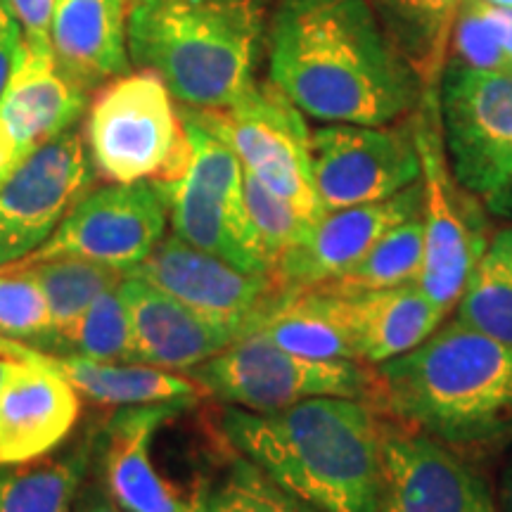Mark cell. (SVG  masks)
<instances>
[{"label": "cell", "instance_id": "1", "mask_svg": "<svg viewBox=\"0 0 512 512\" xmlns=\"http://www.w3.org/2000/svg\"><path fill=\"white\" fill-rule=\"evenodd\" d=\"M266 53L268 81L325 124H394L427 91L368 0H278Z\"/></svg>", "mask_w": 512, "mask_h": 512}, {"label": "cell", "instance_id": "2", "mask_svg": "<svg viewBox=\"0 0 512 512\" xmlns=\"http://www.w3.org/2000/svg\"><path fill=\"white\" fill-rule=\"evenodd\" d=\"M221 439L318 512H375L382 422L366 401L318 396L278 408L223 406Z\"/></svg>", "mask_w": 512, "mask_h": 512}, {"label": "cell", "instance_id": "3", "mask_svg": "<svg viewBox=\"0 0 512 512\" xmlns=\"http://www.w3.org/2000/svg\"><path fill=\"white\" fill-rule=\"evenodd\" d=\"M382 403L446 446L491 444L512 432V347L463 320L377 366Z\"/></svg>", "mask_w": 512, "mask_h": 512}, {"label": "cell", "instance_id": "4", "mask_svg": "<svg viewBox=\"0 0 512 512\" xmlns=\"http://www.w3.org/2000/svg\"><path fill=\"white\" fill-rule=\"evenodd\" d=\"M266 0H133L128 60L188 110H226L254 86Z\"/></svg>", "mask_w": 512, "mask_h": 512}, {"label": "cell", "instance_id": "5", "mask_svg": "<svg viewBox=\"0 0 512 512\" xmlns=\"http://www.w3.org/2000/svg\"><path fill=\"white\" fill-rule=\"evenodd\" d=\"M83 143L95 176L107 183L174 181L190 155L174 95L147 69L100 88L88 107Z\"/></svg>", "mask_w": 512, "mask_h": 512}, {"label": "cell", "instance_id": "6", "mask_svg": "<svg viewBox=\"0 0 512 512\" xmlns=\"http://www.w3.org/2000/svg\"><path fill=\"white\" fill-rule=\"evenodd\" d=\"M204 396L245 411H278L318 396L380 401V377L366 363L292 354L247 335L185 373Z\"/></svg>", "mask_w": 512, "mask_h": 512}, {"label": "cell", "instance_id": "7", "mask_svg": "<svg viewBox=\"0 0 512 512\" xmlns=\"http://www.w3.org/2000/svg\"><path fill=\"white\" fill-rule=\"evenodd\" d=\"M181 117L190 143L188 164L174 181H155L174 235L242 271L271 275L245 207V169L238 155L183 107Z\"/></svg>", "mask_w": 512, "mask_h": 512}, {"label": "cell", "instance_id": "8", "mask_svg": "<svg viewBox=\"0 0 512 512\" xmlns=\"http://www.w3.org/2000/svg\"><path fill=\"white\" fill-rule=\"evenodd\" d=\"M439 124L448 166L470 195L512 204V72L448 57L439 79Z\"/></svg>", "mask_w": 512, "mask_h": 512}, {"label": "cell", "instance_id": "9", "mask_svg": "<svg viewBox=\"0 0 512 512\" xmlns=\"http://www.w3.org/2000/svg\"><path fill=\"white\" fill-rule=\"evenodd\" d=\"M415 145L422 164V226L425 261L420 290L444 313H451L486 249V235L477 204L448 166L439 124L437 86L427 88L413 121Z\"/></svg>", "mask_w": 512, "mask_h": 512}, {"label": "cell", "instance_id": "10", "mask_svg": "<svg viewBox=\"0 0 512 512\" xmlns=\"http://www.w3.org/2000/svg\"><path fill=\"white\" fill-rule=\"evenodd\" d=\"M188 110V107H183ZM219 136L242 169L309 219L323 211L313 181V145L306 114L271 81H256L226 110H188Z\"/></svg>", "mask_w": 512, "mask_h": 512}, {"label": "cell", "instance_id": "11", "mask_svg": "<svg viewBox=\"0 0 512 512\" xmlns=\"http://www.w3.org/2000/svg\"><path fill=\"white\" fill-rule=\"evenodd\" d=\"M169 207L155 181L107 183L88 192L36 252L15 264L83 259L128 275L166 235Z\"/></svg>", "mask_w": 512, "mask_h": 512}, {"label": "cell", "instance_id": "12", "mask_svg": "<svg viewBox=\"0 0 512 512\" xmlns=\"http://www.w3.org/2000/svg\"><path fill=\"white\" fill-rule=\"evenodd\" d=\"M311 145L320 211L387 200L422 176L413 124H328Z\"/></svg>", "mask_w": 512, "mask_h": 512}, {"label": "cell", "instance_id": "13", "mask_svg": "<svg viewBox=\"0 0 512 512\" xmlns=\"http://www.w3.org/2000/svg\"><path fill=\"white\" fill-rule=\"evenodd\" d=\"M83 133L69 131L43 145L0 185V266L36 252L95 183Z\"/></svg>", "mask_w": 512, "mask_h": 512}, {"label": "cell", "instance_id": "14", "mask_svg": "<svg viewBox=\"0 0 512 512\" xmlns=\"http://www.w3.org/2000/svg\"><path fill=\"white\" fill-rule=\"evenodd\" d=\"M128 275L155 285L204 316L233 325L242 337L252 332L256 320L285 292L273 275L242 271L174 233L164 235Z\"/></svg>", "mask_w": 512, "mask_h": 512}, {"label": "cell", "instance_id": "15", "mask_svg": "<svg viewBox=\"0 0 512 512\" xmlns=\"http://www.w3.org/2000/svg\"><path fill=\"white\" fill-rule=\"evenodd\" d=\"M190 403L117 408L98 437L100 486L124 512H207V489L185 491L159 470L152 446Z\"/></svg>", "mask_w": 512, "mask_h": 512}, {"label": "cell", "instance_id": "16", "mask_svg": "<svg viewBox=\"0 0 512 512\" xmlns=\"http://www.w3.org/2000/svg\"><path fill=\"white\" fill-rule=\"evenodd\" d=\"M375 512H498L489 484L451 446L382 425V486Z\"/></svg>", "mask_w": 512, "mask_h": 512}, {"label": "cell", "instance_id": "17", "mask_svg": "<svg viewBox=\"0 0 512 512\" xmlns=\"http://www.w3.org/2000/svg\"><path fill=\"white\" fill-rule=\"evenodd\" d=\"M86 105L88 93L62 74L50 46L24 41L0 93V185L43 145L74 128Z\"/></svg>", "mask_w": 512, "mask_h": 512}, {"label": "cell", "instance_id": "18", "mask_svg": "<svg viewBox=\"0 0 512 512\" xmlns=\"http://www.w3.org/2000/svg\"><path fill=\"white\" fill-rule=\"evenodd\" d=\"M422 214V181L387 200L323 211L304 240L287 249L273 278L283 290H306L335 283L370 247L399 223Z\"/></svg>", "mask_w": 512, "mask_h": 512}, {"label": "cell", "instance_id": "19", "mask_svg": "<svg viewBox=\"0 0 512 512\" xmlns=\"http://www.w3.org/2000/svg\"><path fill=\"white\" fill-rule=\"evenodd\" d=\"M119 294L131 320L133 356L140 366L183 375L242 339L233 325L204 316L133 275L121 280Z\"/></svg>", "mask_w": 512, "mask_h": 512}, {"label": "cell", "instance_id": "20", "mask_svg": "<svg viewBox=\"0 0 512 512\" xmlns=\"http://www.w3.org/2000/svg\"><path fill=\"white\" fill-rule=\"evenodd\" d=\"M76 389L41 363L12 358L0 389V465L29 463L67 441L81 418Z\"/></svg>", "mask_w": 512, "mask_h": 512}, {"label": "cell", "instance_id": "21", "mask_svg": "<svg viewBox=\"0 0 512 512\" xmlns=\"http://www.w3.org/2000/svg\"><path fill=\"white\" fill-rule=\"evenodd\" d=\"M0 354L41 363L62 375L83 401L100 408L150 406V403H197L204 399L202 389L188 375L169 373L140 363H107L76 354H46L29 344L0 337Z\"/></svg>", "mask_w": 512, "mask_h": 512}, {"label": "cell", "instance_id": "22", "mask_svg": "<svg viewBox=\"0 0 512 512\" xmlns=\"http://www.w3.org/2000/svg\"><path fill=\"white\" fill-rule=\"evenodd\" d=\"M128 10L131 0H55L50 50L86 93L128 72Z\"/></svg>", "mask_w": 512, "mask_h": 512}, {"label": "cell", "instance_id": "23", "mask_svg": "<svg viewBox=\"0 0 512 512\" xmlns=\"http://www.w3.org/2000/svg\"><path fill=\"white\" fill-rule=\"evenodd\" d=\"M339 294L344 297L358 361L366 366H382L396 356L408 354L448 316L420 290L418 283Z\"/></svg>", "mask_w": 512, "mask_h": 512}, {"label": "cell", "instance_id": "24", "mask_svg": "<svg viewBox=\"0 0 512 512\" xmlns=\"http://www.w3.org/2000/svg\"><path fill=\"white\" fill-rule=\"evenodd\" d=\"M249 335L264 337L299 356L358 361L344 297L325 285L285 290L256 320Z\"/></svg>", "mask_w": 512, "mask_h": 512}, {"label": "cell", "instance_id": "25", "mask_svg": "<svg viewBox=\"0 0 512 512\" xmlns=\"http://www.w3.org/2000/svg\"><path fill=\"white\" fill-rule=\"evenodd\" d=\"M98 434L86 432L64 453L0 465V512H74Z\"/></svg>", "mask_w": 512, "mask_h": 512}, {"label": "cell", "instance_id": "26", "mask_svg": "<svg viewBox=\"0 0 512 512\" xmlns=\"http://www.w3.org/2000/svg\"><path fill=\"white\" fill-rule=\"evenodd\" d=\"M460 3L463 0H368L384 34L425 88L437 86L444 72Z\"/></svg>", "mask_w": 512, "mask_h": 512}, {"label": "cell", "instance_id": "27", "mask_svg": "<svg viewBox=\"0 0 512 512\" xmlns=\"http://www.w3.org/2000/svg\"><path fill=\"white\" fill-rule=\"evenodd\" d=\"M5 268L34 280L48 302L50 316H53V335L38 351L53 349L55 339L72 328L100 294L119 287L121 280L126 278V273L119 268L83 259H50L29 266L10 264Z\"/></svg>", "mask_w": 512, "mask_h": 512}, {"label": "cell", "instance_id": "28", "mask_svg": "<svg viewBox=\"0 0 512 512\" xmlns=\"http://www.w3.org/2000/svg\"><path fill=\"white\" fill-rule=\"evenodd\" d=\"M456 309L465 325L512 347V226L486 245Z\"/></svg>", "mask_w": 512, "mask_h": 512}, {"label": "cell", "instance_id": "29", "mask_svg": "<svg viewBox=\"0 0 512 512\" xmlns=\"http://www.w3.org/2000/svg\"><path fill=\"white\" fill-rule=\"evenodd\" d=\"M425 261V226L422 214L399 223L370 247L358 264L328 287L339 292L387 290L418 283Z\"/></svg>", "mask_w": 512, "mask_h": 512}, {"label": "cell", "instance_id": "30", "mask_svg": "<svg viewBox=\"0 0 512 512\" xmlns=\"http://www.w3.org/2000/svg\"><path fill=\"white\" fill-rule=\"evenodd\" d=\"M46 354H76L107 363H136L131 320L119 287L100 294Z\"/></svg>", "mask_w": 512, "mask_h": 512}, {"label": "cell", "instance_id": "31", "mask_svg": "<svg viewBox=\"0 0 512 512\" xmlns=\"http://www.w3.org/2000/svg\"><path fill=\"white\" fill-rule=\"evenodd\" d=\"M448 53L467 67L512 72V10L486 0H463Z\"/></svg>", "mask_w": 512, "mask_h": 512}, {"label": "cell", "instance_id": "32", "mask_svg": "<svg viewBox=\"0 0 512 512\" xmlns=\"http://www.w3.org/2000/svg\"><path fill=\"white\" fill-rule=\"evenodd\" d=\"M230 451V463L216 484L207 486V512H318L254 465Z\"/></svg>", "mask_w": 512, "mask_h": 512}, {"label": "cell", "instance_id": "33", "mask_svg": "<svg viewBox=\"0 0 512 512\" xmlns=\"http://www.w3.org/2000/svg\"><path fill=\"white\" fill-rule=\"evenodd\" d=\"M242 190H245V207L249 221H252L254 235L273 275L283 254L304 240V235L309 233L316 219H309L294 204L275 195L271 188H266L249 171H245Z\"/></svg>", "mask_w": 512, "mask_h": 512}, {"label": "cell", "instance_id": "34", "mask_svg": "<svg viewBox=\"0 0 512 512\" xmlns=\"http://www.w3.org/2000/svg\"><path fill=\"white\" fill-rule=\"evenodd\" d=\"M53 335V316L41 287L27 275L0 266V337L43 349Z\"/></svg>", "mask_w": 512, "mask_h": 512}, {"label": "cell", "instance_id": "35", "mask_svg": "<svg viewBox=\"0 0 512 512\" xmlns=\"http://www.w3.org/2000/svg\"><path fill=\"white\" fill-rule=\"evenodd\" d=\"M24 46V29L12 0H0V93L8 86L12 69Z\"/></svg>", "mask_w": 512, "mask_h": 512}, {"label": "cell", "instance_id": "36", "mask_svg": "<svg viewBox=\"0 0 512 512\" xmlns=\"http://www.w3.org/2000/svg\"><path fill=\"white\" fill-rule=\"evenodd\" d=\"M22 22L24 41L36 46H50V22H53L55 0H12Z\"/></svg>", "mask_w": 512, "mask_h": 512}, {"label": "cell", "instance_id": "37", "mask_svg": "<svg viewBox=\"0 0 512 512\" xmlns=\"http://www.w3.org/2000/svg\"><path fill=\"white\" fill-rule=\"evenodd\" d=\"M74 512H124L110 496L105 494L102 486H86L83 494L76 498Z\"/></svg>", "mask_w": 512, "mask_h": 512}, {"label": "cell", "instance_id": "38", "mask_svg": "<svg viewBox=\"0 0 512 512\" xmlns=\"http://www.w3.org/2000/svg\"><path fill=\"white\" fill-rule=\"evenodd\" d=\"M498 512H512V458L503 467L501 482H498Z\"/></svg>", "mask_w": 512, "mask_h": 512}, {"label": "cell", "instance_id": "39", "mask_svg": "<svg viewBox=\"0 0 512 512\" xmlns=\"http://www.w3.org/2000/svg\"><path fill=\"white\" fill-rule=\"evenodd\" d=\"M10 368H12V358H10V356H3V354H0V389H3L5 380H8Z\"/></svg>", "mask_w": 512, "mask_h": 512}, {"label": "cell", "instance_id": "40", "mask_svg": "<svg viewBox=\"0 0 512 512\" xmlns=\"http://www.w3.org/2000/svg\"><path fill=\"white\" fill-rule=\"evenodd\" d=\"M486 3L498 5V8H508V10H512V0H486Z\"/></svg>", "mask_w": 512, "mask_h": 512}]
</instances>
